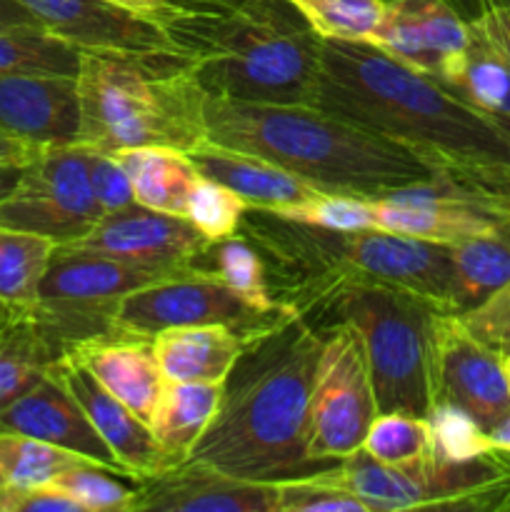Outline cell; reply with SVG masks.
Here are the masks:
<instances>
[{
  "mask_svg": "<svg viewBox=\"0 0 510 512\" xmlns=\"http://www.w3.org/2000/svg\"><path fill=\"white\" fill-rule=\"evenodd\" d=\"M400 3L413 15L420 35L433 55L435 80L450 85L463 70L470 45L475 40L470 20L458 13L453 0H400Z\"/></svg>",
  "mask_w": 510,
  "mask_h": 512,
  "instance_id": "83f0119b",
  "label": "cell"
},
{
  "mask_svg": "<svg viewBox=\"0 0 510 512\" xmlns=\"http://www.w3.org/2000/svg\"><path fill=\"white\" fill-rule=\"evenodd\" d=\"M373 210L378 230L440 245L493 233L503 225L443 175L373 198Z\"/></svg>",
  "mask_w": 510,
  "mask_h": 512,
  "instance_id": "9a60e30c",
  "label": "cell"
},
{
  "mask_svg": "<svg viewBox=\"0 0 510 512\" xmlns=\"http://www.w3.org/2000/svg\"><path fill=\"white\" fill-rule=\"evenodd\" d=\"M155 23L193 63L205 95L315 105L320 38L288 0H168Z\"/></svg>",
  "mask_w": 510,
  "mask_h": 512,
  "instance_id": "3957f363",
  "label": "cell"
},
{
  "mask_svg": "<svg viewBox=\"0 0 510 512\" xmlns=\"http://www.w3.org/2000/svg\"><path fill=\"white\" fill-rule=\"evenodd\" d=\"M40 148L23 143L18 138H10V135L0 133V163H8V160H30Z\"/></svg>",
  "mask_w": 510,
  "mask_h": 512,
  "instance_id": "bcb514c9",
  "label": "cell"
},
{
  "mask_svg": "<svg viewBox=\"0 0 510 512\" xmlns=\"http://www.w3.org/2000/svg\"><path fill=\"white\" fill-rule=\"evenodd\" d=\"M83 463L95 460L28 435L0 433V495L53 483L60 473Z\"/></svg>",
  "mask_w": 510,
  "mask_h": 512,
  "instance_id": "4dcf8cb0",
  "label": "cell"
},
{
  "mask_svg": "<svg viewBox=\"0 0 510 512\" xmlns=\"http://www.w3.org/2000/svg\"><path fill=\"white\" fill-rule=\"evenodd\" d=\"M0 512H83L73 498L53 483L10 490L0 495Z\"/></svg>",
  "mask_w": 510,
  "mask_h": 512,
  "instance_id": "7bdbcfd3",
  "label": "cell"
},
{
  "mask_svg": "<svg viewBox=\"0 0 510 512\" xmlns=\"http://www.w3.org/2000/svg\"><path fill=\"white\" fill-rule=\"evenodd\" d=\"M488 435H490V443H493V448L498 450V453L510 455V415L498 425V428L490 430Z\"/></svg>",
  "mask_w": 510,
  "mask_h": 512,
  "instance_id": "681fc988",
  "label": "cell"
},
{
  "mask_svg": "<svg viewBox=\"0 0 510 512\" xmlns=\"http://www.w3.org/2000/svg\"><path fill=\"white\" fill-rule=\"evenodd\" d=\"M445 88L483 113L510 118V65H505L478 35L470 45L463 70Z\"/></svg>",
  "mask_w": 510,
  "mask_h": 512,
  "instance_id": "d6a6232c",
  "label": "cell"
},
{
  "mask_svg": "<svg viewBox=\"0 0 510 512\" xmlns=\"http://www.w3.org/2000/svg\"><path fill=\"white\" fill-rule=\"evenodd\" d=\"M48 33L80 50L178 53L155 20L118 8L108 0H15Z\"/></svg>",
  "mask_w": 510,
  "mask_h": 512,
  "instance_id": "e0dca14e",
  "label": "cell"
},
{
  "mask_svg": "<svg viewBox=\"0 0 510 512\" xmlns=\"http://www.w3.org/2000/svg\"><path fill=\"white\" fill-rule=\"evenodd\" d=\"M455 270L458 313L483 303L510 280V225L448 245Z\"/></svg>",
  "mask_w": 510,
  "mask_h": 512,
  "instance_id": "484cf974",
  "label": "cell"
},
{
  "mask_svg": "<svg viewBox=\"0 0 510 512\" xmlns=\"http://www.w3.org/2000/svg\"><path fill=\"white\" fill-rule=\"evenodd\" d=\"M0 433H20L43 443L78 453L83 458L105 465L113 473L125 475L115 455L88 420L85 410L73 398L55 370H50L38 385L0 410Z\"/></svg>",
  "mask_w": 510,
  "mask_h": 512,
  "instance_id": "ac0fdd59",
  "label": "cell"
},
{
  "mask_svg": "<svg viewBox=\"0 0 510 512\" xmlns=\"http://www.w3.org/2000/svg\"><path fill=\"white\" fill-rule=\"evenodd\" d=\"M443 178L458 185L473 203H478L498 223L510 225V168L473 170V173H455L443 175Z\"/></svg>",
  "mask_w": 510,
  "mask_h": 512,
  "instance_id": "60d3db41",
  "label": "cell"
},
{
  "mask_svg": "<svg viewBox=\"0 0 510 512\" xmlns=\"http://www.w3.org/2000/svg\"><path fill=\"white\" fill-rule=\"evenodd\" d=\"M178 273L125 263L73 245H55L38 290L33 315L63 348L115 333L120 300L133 290Z\"/></svg>",
  "mask_w": 510,
  "mask_h": 512,
  "instance_id": "ba28073f",
  "label": "cell"
},
{
  "mask_svg": "<svg viewBox=\"0 0 510 512\" xmlns=\"http://www.w3.org/2000/svg\"><path fill=\"white\" fill-rule=\"evenodd\" d=\"M505 512H510V503H508V508H505Z\"/></svg>",
  "mask_w": 510,
  "mask_h": 512,
  "instance_id": "db71d44e",
  "label": "cell"
},
{
  "mask_svg": "<svg viewBox=\"0 0 510 512\" xmlns=\"http://www.w3.org/2000/svg\"><path fill=\"white\" fill-rule=\"evenodd\" d=\"M55 488L73 498L83 512H130L135 485H125L118 473L98 463H83L68 468L53 480Z\"/></svg>",
  "mask_w": 510,
  "mask_h": 512,
  "instance_id": "e575fe53",
  "label": "cell"
},
{
  "mask_svg": "<svg viewBox=\"0 0 510 512\" xmlns=\"http://www.w3.org/2000/svg\"><path fill=\"white\" fill-rule=\"evenodd\" d=\"M85 160H88L90 188H93L98 205L103 208V215L120 208H128V205L135 203L133 185H130L128 173H125L123 165L113 155L85 148Z\"/></svg>",
  "mask_w": 510,
  "mask_h": 512,
  "instance_id": "b9f144b4",
  "label": "cell"
},
{
  "mask_svg": "<svg viewBox=\"0 0 510 512\" xmlns=\"http://www.w3.org/2000/svg\"><path fill=\"white\" fill-rule=\"evenodd\" d=\"M188 155L200 175L223 183L225 188L238 193L250 208L278 210L323 193L270 160L240 153V150L225 148L210 140L200 143Z\"/></svg>",
  "mask_w": 510,
  "mask_h": 512,
  "instance_id": "44dd1931",
  "label": "cell"
},
{
  "mask_svg": "<svg viewBox=\"0 0 510 512\" xmlns=\"http://www.w3.org/2000/svg\"><path fill=\"white\" fill-rule=\"evenodd\" d=\"M53 370L85 410L93 428L98 430L128 478L135 480L168 468V460L160 453L148 423L140 420L115 395H110L83 365L63 355Z\"/></svg>",
  "mask_w": 510,
  "mask_h": 512,
  "instance_id": "d6986e66",
  "label": "cell"
},
{
  "mask_svg": "<svg viewBox=\"0 0 510 512\" xmlns=\"http://www.w3.org/2000/svg\"><path fill=\"white\" fill-rule=\"evenodd\" d=\"M248 208L250 205L238 193L218 180L200 175L185 203V218L208 240H223L238 233Z\"/></svg>",
  "mask_w": 510,
  "mask_h": 512,
  "instance_id": "d590c367",
  "label": "cell"
},
{
  "mask_svg": "<svg viewBox=\"0 0 510 512\" xmlns=\"http://www.w3.org/2000/svg\"><path fill=\"white\" fill-rule=\"evenodd\" d=\"M460 323L498 355H510V280L490 293L483 303L465 313H455Z\"/></svg>",
  "mask_w": 510,
  "mask_h": 512,
  "instance_id": "ab89813d",
  "label": "cell"
},
{
  "mask_svg": "<svg viewBox=\"0 0 510 512\" xmlns=\"http://www.w3.org/2000/svg\"><path fill=\"white\" fill-rule=\"evenodd\" d=\"M63 355L83 365L110 395L148 423L165 383L153 338L115 330L68 345Z\"/></svg>",
  "mask_w": 510,
  "mask_h": 512,
  "instance_id": "ffe728a7",
  "label": "cell"
},
{
  "mask_svg": "<svg viewBox=\"0 0 510 512\" xmlns=\"http://www.w3.org/2000/svg\"><path fill=\"white\" fill-rule=\"evenodd\" d=\"M490 118H493V123L498 125L500 130H503L505 138L510 140V118H508V115H490Z\"/></svg>",
  "mask_w": 510,
  "mask_h": 512,
  "instance_id": "f907efd6",
  "label": "cell"
},
{
  "mask_svg": "<svg viewBox=\"0 0 510 512\" xmlns=\"http://www.w3.org/2000/svg\"><path fill=\"white\" fill-rule=\"evenodd\" d=\"M425 423H428L430 455L440 460L463 463L495 450L490 435L480 428L478 420L458 405L433 403L425 415Z\"/></svg>",
  "mask_w": 510,
  "mask_h": 512,
  "instance_id": "836d02e7",
  "label": "cell"
},
{
  "mask_svg": "<svg viewBox=\"0 0 510 512\" xmlns=\"http://www.w3.org/2000/svg\"><path fill=\"white\" fill-rule=\"evenodd\" d=\"M315 105L413 150L438 175L510 168V140L488 113L370 43L320 38Z\"/></svg>",
  "mask_w": 510,
  "mask_h": 512,
  "instance_id": "6da1fadb",
  "label": "cell"
},
{
  "mask_svg": "<svg viewBox=\"0 0 510 512\" xmlns=\"http://www.w3.org/2000/svg\"><path fill=\"white\" fill-rule=\"evenodd\" d=\"M210 143L258 155L323 193L383 198L438 178L433 165L393 140L320 110L318 105L205 98Z\"/></svg>",
  "mask_w": 510,
  "mask_h": 512,
  "instance_id": "5b68a950",
  "label": "cell"
},
{
  "mask_svg": "<svg viewBox=\"0 0 510 512\" xmlns=\"http://www.w3.org/2000/svg\"><path fill=\"white\" fill-rule=\"evenodd\" d=\"M100 218L80 143L40 148L25 163L18 188L0 203V228L45 235L55 245L83 238Z\"/></svg>",
  "mask_w": 510,
  "mask_h": 512,
  "instance_id": "8fae6325",
  "label": "cell"
},
{
  "mask_svg": "<svg viewBox=\"0 0 510 512\" xmlns=\"http://www.w3.org/2000/svg\"><path fill=\"white\" fill-rule=\"evenodd\" d=\"M318 328H323V350L310 393L308 453L325 465L363 448L378 403L358 330L348 323Z\"/></svg>",
  "mask_w": 510,
  "mask_h": 512,
  "instance_id": "9c48e42d",
  "label": "cell"
},
{
  "mask_svg": "<svg viewBox=\"0 0 510 512\" xmlns=\"http://www.w3.org/2000/svg\"><path fill=\"white\" fill-rule=\"evenodd\" d=\"M290 318H295L293 310H265L235 293L223 280L188 270L125 295L115 308L113 328L118 333L153 338L168 328L223 323L250 338H263Z\"/></svg>",
  "mask_w": 510,
  "mask_h": 512,
  "instance_id": "30bf717a",
  "label": "cell"
},
{
  "mask_svg": "<svg viewBox=\"0 0 510 512\" xmlns=\"http://www.w3.org/2000/svg\"><path fill=\"white\" fill-rule=\"evenodd\" d=\"M363 450L380 463H408L423 458L430 453L428 423L425 418L408 413H378L365 435Z\"/></svg>",
  "mask_w": 510,
  "mask_h": 512,
  "instance_id": "8d00e7d4",
  "label": "cell"
},
{
  "mask_svg": "<svg viewBox=\"0 0 510 512\" xmlns=\"http://www.w3.org/2000/svg\"><path fill=\"white\" fill-rule=\"evenodd\" d=\"M473 33L510 65V3H488L480 10L478 18L470 20Z\"/></svg>",
  "mask_w": 510,
  "mask_h": 512,
  "instance_id": "ee69618b",
  "label": "cell"
},
{
  "mask_svg": "<svg viewBox=\"0 0 510 512\" xmlns=\"http://www.w3.org/2000/svg\"><path fill=\"white\" fill-rule=\"evenodd\" d=\"M113 155L128 173L135 203L170 215H185V203L200 178L188 153L168 145H140L115 150Z\"/></svg>",
  "mask_w": 510,
  "mask_h": 512,
  "instance_id": "cb8c5ba5",
  "label": "cell"
},
{
  "mask_svg": "<svg viewBox=\"0 0 510 512\" xmlns=\"http://www.w3.org/2000/svg\"><path fill=\"white\" fill-rule=\"evenodd\" d=\"M503 368H505V378H508V385H510V355H505L503 358Z\"/></svg>",
  "mask_w": 510,
  "mask_h": 512,
  "instance_id": "f5cc1de1",
  "label": "cell"
},
{
  "mask_svg": "<svg viewBox=\"0 0 510 512\" xmlns=\"http://www.w3.org/2000/svg\"><path fill=\"white\" fill-rule=\"evenodd\" d=\"M208 243L185 215L160 213L133 203L105 213L83 238L65 245L165 273H188L190 263Z\"/></svg>",
  "mask_w": 510,
  "mask_h": 512,
  "instance_id": "4fadbf2b",
  "label": "cell"
},
{
  "mask_svg": "<svg viewBox=\"0 0 510 512\" xmlns=\"http://www.w3.org/2000/svg\"><path fill=\"white\" fill-rule=\"evenodd\" d=\"M258 338L230 325H183L153 335L160 370L168 380L185 383H225L235 363Z\"/></svg>",
  "mask_w": 510,
  "mask_h": 512,
  "instance_id": "7402d4cb",
  "label": "cell"
},
{
  "mask_svg": "<svg viewBox=\"0 0 510 512\" xmlns=\"http://www.w3.org/2000/svg\"><path fill=\"white\" fill-rule=\"evenodd\" d=\"M28 160H8V163H0V203L18 188L20 178H23V170Z\"/></svg>",
  "mask_w": 510,
  "mask_h": 512,
  "instance_id": "7dc6e473",
  "label": "cell"
},
{
  "mask_svg": "<svg viewBox=\"0 0 510 512\" xmlns=\"http://www.w3.org/2000/svg\"><path fill=\"white\" fill-rule=\"evenodd\" d=\"M320 350L323 328L300 315L250 343L235 363V380L225 383L213 423L190 450V463L253 483H278L325 468L308 453Z\"/></svg>",
  "mask_w": 510,
  "mask_h": 512,
  "instance_id": "7a4b0ae2",
  "label": "cell"
},
{
  "mask_svg": "<svg viewBox=\"0 0 510 512\" xmlns=\"http://www.w3.org/2000/svg\"><path fill=\"white\" fill-rule=\"evenodd\" d=\"M190 270L223 280L228 288H233L235 293H240L245 300L260 305V308H285V305L275 303L273 295H270L263 255L245 235L235 233L223 240H210L208 248L190 263Z\"/></svg>",
  "mask_w": 510,
  "mask_h": 512,
  "instance_id": "f1b7e54d",
  "label": "cell"
},
{
  "mask_svg": "<svg viewBox=\"0 0 510 512\" xmlns=\"http://www.w3.org/2000/svg\"><path fill=\"white\" fill-rule=\"evenodd\" d=\"M433 403L458 405L490 433L510 415L503 355L480 343L455 313L433 318ZM430 403V405H433Z\"/></svg>",
  "mask_w": 510,
  "mask_h": 512,
  "instance_id": "7c38bea8",
  "label": "cell"
},
{
  "mask_svg": "<svg viewBox=\"0 0 510 512\" xmlns=\"http://www.w3.org/2000/svg\"><path fill=\"white\" fill-rule=\"evenodd\" d=\"M435 313L443 310L408 290L348 280L325 290L300 318L353 325L365 345L378 413L425 418L433 403Z\"/></svg>",
  "mask_w": 510,
  "mask_h": 512,
  "instance_id": "52a82bcc",
  "label": "cell"
},
{
  "mask_svg": "<svg viewBox=\"0 0 510 512\" xmlns=\"http://www.w3.org/2000/svg\"><path fill=\"white\" fill-rule=\"evenodd\" d=\"M318 38L370 43L383 23L385 0H288Z\"/></svg>",
  "mask_w": 510,
  "mask_h": 512,
  "instance_id": "1f68e13d",
  "label": "cell"
},
{
  "mask_svg": "<svg viewBox=\"0 0 510 512\" xmlns=\"http://www.w3.org/2000/svg\"><path fill=\"white\" fill-rule=\"evenodd\" d=\"M270 213L330 230H378L375 228L373 200L358 198V195L318 193L303 203L285 205V208L270 210Z\"/></svg>",
  "mask_w": 510,
  "mask_h": 512,
  "instance_id": "74e56055",
  "label": "cell"
},
{
  "mask_svg": "<svg viewBox=\"0 0 510 512\" xmlns=\"http://www.w3.org/2000/svg\"><path fill=\"white\" fill-rule=\"evenodd\" d=\"M18 25H40L28 10L15 0H0V28H18Z\"/></svg>",
  "mask_w": 510,
  "mask_h": 512,
  "instance_id": "f6af8a7d",
  "label": "cell"
},
{
  "mask_svg": "<svg viewBox=\"0 0 510 512\" xmlns=\"http://www.w3.org/2000/svg\"><path fill=\"white\" fill-rule=\"evenodd\" d=\"M225 383H185L165 378L148 428L168 460V468L190 458V450L203 438L223 403Z\"/></svg>",
  "mask_w": 510,
  "mask_h": 512,
  "instance_id": "603a6c76",
  "label": "cell"
},
{
  "mask_svg": "<svg viewBox=\"0 0 510 512\" xmlns=\"http://www.w3.org/2000/svg\"><path fill=\"white\" fill-rule=\"evenodd\" d=\"M238 233L263 255L275 303L298 315L308 313L325 290L348 280L393 285L443 313H458L448 245L385 230H330L263 208H248Z\"/></svg>",
  "mask_w": 510,
  "mask_h": 512,
  "instance_id": "277c9868",
  "label": "cell"
},
{
  "mask_svg": "<svg viewBox=\"0 0 510 512\" xmlns=\"http://www.w3.org/2000/svg\"><path fill=\"white\" fill-rule=\"evenodd\" d=\"M83 50L43 25L0 28V73L70 75L78 78Z\"/></svg>",
  "mask_w": 510,
  "mask_h": 512,
  "instance_id": "f546056e",
  "label": "cell"
},
{
  "mask_svg": "<svg viewBox=\"0 0 510 512\" xmlns=\"http://www.w3.org/2000/svg\"><path fill=\"white\" fill-rule=\"evenodd\" d=\"M278 512H368L365 503L338 485L325 483L318 473L278 480Z\"/></svg>",
  "mask_w": 510,
  "mask_h": 512,
  "instance_id": "f35d334b",
  "label": "cell"
},
{
  "mask_svg": "<svg viewBox=\"0 0 510 512\" xmlns=\"http://www.w3.org/2000/svg\"><path fill=\"white\" fill-rule=\"evenodd\" d=\"M78 143L100 153L168 145L190 153L208 140L205 90L180 53L83 50Z\"/></svg>",
  "mask_w": 510,
  "mask_h": 512,
  "instance_id": "8992f818",
  "label": "cell"
},
{
  "mask_svg": "<svg viewBox=\"0 0 510 512\" xmlns=\"http://www.w3.org/2000/svg\"><path fill=\"white\" fill-rule=\"evenodd\" d=\"M55 243L28 230L0 228V300L15 313H33Z\"/></svg>",
  "mask_w": 510,
  "mask_h": 512,
  "instance_id": "4316f807",
  "label": "cell"
},
{
  "mask_svg": "<svg viewBox=\"0 0 510 512\" xmlns=\"http://www.w3.org/2000/svg\"><path fill=\"white\" fill-rule=\"evenodd\" d=\"M60 358L63 348L33 313L13 315L0 328V410L38 385Z\"/></svg>",
  "mask_w": 510,
  "mask_h": 512,
  "instance_id": "d4e9b609",
  "label": "cell"
},
{
  "mask_svg": "<svg viewBox=\"0 0 510 512\" xmlns=\"http://www.w3.org/2000/svg\"><path fill=\"white\" fill-rule=\"evenodd\" d=\"M108 3L118 5V8L123 10H130V13L135 15H143V18H153L155 13H160V10L165 8L168 0H108Z\"/></svg>",
  "mask_w": 510,
  "mask_h": 512,
  "instance_id": "c3c4849f",
  "label": "cell"
},
{
  "mask_svg": "<svg viewBox=\"0 0 510 512\" xmlns=\"http://www.w3.org/2000/svg\"><path fill=\"white\" fill-rule=\"evenodd\" d=\"M0 133L33 148L78 143V78L0 73Z\"/></svg>",
  "mask_w": 510,
  "mask_h": 512,
  "instance_id": "2e32d148",
  "label": "cell"
},
{
  "mask_svg": "<svg viewBox=\"0 0 510 512\" xmlns=\"http://www.w3.org/2000/svg\"><path fill=\"white\" fill-rule=\"evenodd\" d=\"M130 512H278V490L185 460L135 478Z\"/></svg>",
  "mask_w": 510,
  "mask_h": 512,
  "instance_id": "5bb4252c",
  "label": "cell"
},
{
  "mask_svg": "<svg viewBox=\"0 0 510 512\" xmlns=\"http://www.w3.org/2000/svg\"><path fill=\"white\" fill-rule=\"evenodd\" d=\"M13 315H18V313H15V310H10L8 305H5L3 300H0V328H3V325L8 323V320L13 318Z\"/></svg>",
  "mask_w": 510,
  "mask_h": 512,
  "instance_id": "816d5d0a",
  "label": "cell"
}]
</instances>
